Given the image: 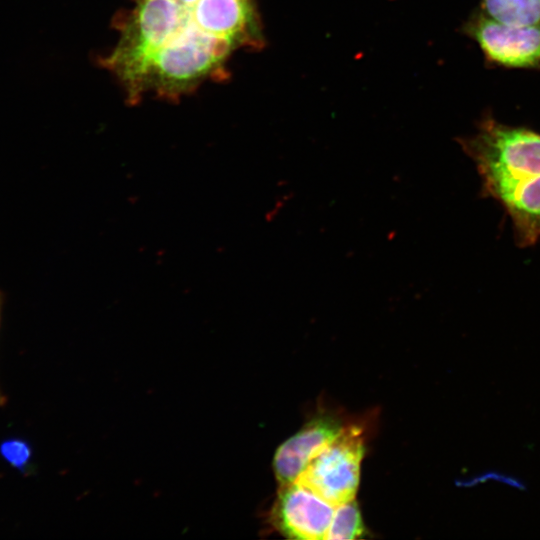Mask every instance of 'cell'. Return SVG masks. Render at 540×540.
<instances>
[{
  "instance_id": "9c48e42d",
  "label": "cell",
  "mask_w": 540,
  "mask_h": 540,
  "mask_svg": "<svg viewBox=\"0 0 540 540\" xmlns=\"http://www.w3.org/2000/svg\"><path fill=\"white\" fill-rule=\"evenodd\" d=\"M364 534V524L357 502L352 499L335 507L325 539H357Z\"/></svg>"
},
{
  "instance_id": "6da1fadb",
  "label": "cell",
  "mask_w": 540,
  "mask_h": 540,
  "mask_svg": "<svg viewBox=\"0 0 540 540\" xmlns=\"http://www.w3.org/2000/svg\"><path fill=\"white\" fill-rule=\"evenodd\" d=\"M264 44L255 0H139L103 60L131 103L177 100L228 76L239 49Z\"/></svg>"
},
{
  "instance_id": "7a4b0ae2",
  "label": "cell",
  "mask_w": 540,
  "mask_h": 540,
  "mask_svg": "<svg viewBox=\"0 0 540 540\" xmlns=\"http://www.w3.org/2000/svg\"><path fill=\"white\" fill-rule=\"evenodd\" d=\"M482 179L484 196L499 203L520 182L540 174V133L485 115L473 135L457 139Z\"/></svg>"
},
{
  "instance_id": "277c9868",
  "label": "cell",
  "mask_w": 540,
  "mask_h": 540,
  "mask_svg": "<svg viewBox=\"0 0 540 540\" xmlns=\"http://www.w3.org/2000/svg\"><path fill=\"white\" fill-rule=\"evenodd\" d=\"M462 32L476 42L493 66L540 70V25H507L477 8L462 25Z\"/></svg>"
},
{
  "instance_id": "4fadbf2b",
  "label": "cell",
  "mask_w": 540,
  "mask_h": 540,
  "mask_svg": "<svg viewBox=\"0 0 540 540\" xmlns=\"http://www.w3.org/2000/svg\"><path fill=\"white\" fill-rule=\"evenodd\" d=\"M1 307H2V294L0 292V316H1Z\"/></svg>"
},
{
  "instance_id": "3957f363",
  "label": "cell",
  "mask_w": 540,
  "mask_h": 540,
  "mask_svg": "<svg viewBox=\"0 0 540 540\" xmlns=\"http://www.w3.org/2000/svg\"><path fill=\"white\" fill-rule=\"evenodd\" d=\"M363 456L364 428L347 425L316 453L294 482L336 507L354 499Z\"/></svg>"
},
{
  "instance_id": "8992f818",
  "label": "cell",
  "mask_w": 540,
  "mask_h": 540,
  "mask_svg": "<svg viewBox=\"0 0 540 540\" xmlns=\"http://www.w3.org/2000/svg\"><path fill=\"white\" fill-rule=\"evenodd\" d=\"M343 422L324 414L308 421L276 450L273 469L279 485L294 482L308 462L344 429Z\"/></svg>"
},
{
  "instance_id": "52a82bcc",
  "label": "cell",
  "mask_w": 540,
  "mask_h": 540,
  "mask_svg": "<svg viewBox=\"0 0 540 540\" xmlns=\"http://www.w3.org/2000/svg\"><path fill=\"white\" fill-rule=\"evenodd\" d=\"M500 204L511 218L516 244L529 247L540 240V174L515 186Z\"/></svg>"
},
{
  "instance_id": "8fae6325",
  "label": "cell",
  "mask_w": 540,
  "mask_h": 540,
  "mask_svg": "<svg viewBox=\"0 0 540 540\" xmlns=\"http://www.w3.org/2000/svg\"><path fill=\"white\" fill-rule=\"evenodd\" d=\"M488 479H492V480H498V481H501V482H504L508 485H511L515 488H518V489H525V485L522 481H520L519 479L517 478H514V477H511V476H507L505 474H502V473H498V472H494V471H491V472H487V473H484L482 475H479L477 476L476 478L470 480V481H466V482H462L465 486H471V485H475L476 483H479V482H484Z\"/></svg>"
},
{
  "instance_id": "ba28073f",
  "label": "cell",
  "mask_w": 540,
  "mask_h": 540,
  "mask_svg": "<svg viewBox=\"0 0 540 540\" xmlns=\"http://www.w3.org/2000/svg\"><path fill=\"white\" fill-rule=\"evenodd\" d=\"M479 9L507 25H540V0H481Z\"/></svg>"
},
{
  "instance_id": "7c38bea8",
  "label": "cell",
  "mask_w": 540,
  "mask_h": 540,
  "mask_svg": "<svg viewBox=\"0 0 540 540\" xmlns=\"http://www.w3.org/2000/svg\"><path fill=\"white\" fill-rule=\"evenodd\" d=\"M5 396L2 394L1 390H0V405H3L5 404Z\"/></svg>"
},
{
  "instance_id": "5b68a950",
  "label": "cell",
  "mask_w": 540,
  "mask_h": 540,
  "mask_svg": "<svg viewBox=\"0 0 540 540\" xmlns=\"http://www.w3.org/2000/svg\"><path fill=\"white\" fill-rule=\"evenodd\" d=\"M335 506L292 482L279 485L270 522L282 535L301 540L325 539Z\"/></svg>"
},
{
  "instance_id": "30bf717a",
  "label": "cell",
  "mask_w": 540,
  "mask_h": 540,
  "mask_svg": "<svg viewBox=\"0 0 540 540\" xmlns=\"http://www.w3.org/2000/svg\"><path fill=\"white\" fill-rule=\"evenodd\" d=\"M0 456L20 474L28 476L35 471L33 450L21 437H9L0 442Z\"/></svg>"
}]
</instances>
